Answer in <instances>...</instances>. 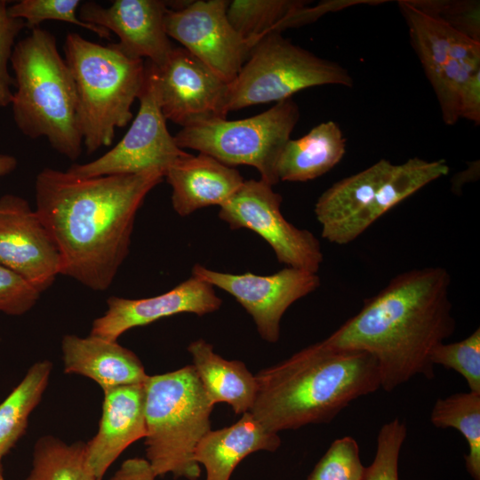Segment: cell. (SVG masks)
Wrapping results in <instances>:
<instances>
[{
	"instance_id": "6da1fadb",
	"label": "cell",
	"mask_w": 480,
	"mask_h": 480,
	"mask_svg": "<svg viewBox=\"0 0 480 480\" xmlns=\"http://www.w3.org/2000/svg\"><path fill=\"white\" fill-rule=\"evenodd\" d=\"M164 178L160 171L82 178L44 168L35 211L59 251L60 274L107 290L129 252L138 210Z\"/></svg>"
},
{
	"instance_id": "7a4b0ae2",
	"label": "cell",
	"mask_w": 480,
	"mask_h": 480,
	"mask_svg": "<svg viewBox=\"0 0 480 480\" xmlns=\"http://www.w3.org/2000/svg\"><path fill=\"white\" fill-rule=\"evenodd\" d=\"M450 285L451 276L443 267L400 273L323 341L372 355L387 392L417 375L431 380L430 352L456 329Z\"/></svg>"
},
{
	"instance_id": "3957f363",
	"label": "cell",
	"mask_w": 480,
	"mask_h": 480,
	"mask_svg": "<svg viewBox=\"0 0 480 480\" xmlns=\"http://www.w3.org/2000/svg\"><path fill=\"white\" fill-rule=\"evenodd\" d=\"M250 412L269 431L328 423L356 399L380 388L374 357L323 340L255 375Z\"/></svg>"
},
{
	"instance_id": "277c9868",
	"label": "cell",
	"mask_w": 480,
	"mask_h": 480,
	"mask_svg": "<svg viewBox=\"0 0 480 480\" xmlns=\"http://www.w3.org/2000/svg\"><path fill=\"white\" fill-rule=\"evenodd\" d=\"M10 62L16 87L11 105L18 129L32 140L45 138L56 152L76 160L84 145L76 88L54 35L32 29L16 43Z\"/></svg>"
},
{
	"instance_id": "5b68a950",
	"label": "cell",
	"mask_w": 480,
	"mask_h": 480,
	"mask_svg": "<svg viewBox=\"0 0 480 480\" xmlns=\"http://www.w3.org/2000/svg\"><path fill=\"white\" fill-rule=\"evenodd\" d=\"M65 60L77 94L79 130L86 153L110 146L116 128L132 118V106L146 78V62L125 55L116 44L102 45L67 34Z\"/></svg>"
},
{
	"instance_id": "8992f818",
	"label": "cell",
	"mask_w": 480,
	"mask_h": 480,
	"mask_svg": "<svg viewBox=\"0 0 480 480\" xmlns=\"http://www.w3.org/2000/svg\"><path fill=\"white\" fill-rule=\"evenodd\" d=\"M144 393L146 459L154 473L196 480L201 468L195 450L211 430L214 405L194 367L148 375Z\"/></svg>"
},
{
	"instance_id": "52a82bcc",
	"label": "cell",
	"mask_w": 480,
	"mask_h": 480,
	"mask_svg": "<svg viewBox=\"0 0 480 480\" xmlns=\"http://www.w3.org/2000/svg\"><path fill=\"white\" fill-rule=\"evenodd\" d=\"M353 78L339 63L292 44L281 33L261 38L236 78L228 84L227 110L290 99L319 85L351 87Z\"/></svg>"
},
{
	"instance_id": "ba28073f",
	"label": "cell",
	"mask_w": 480,
	"mask_h": 480,
	"mask_svg": "<svg viewBox=\"0 0 480 480\" xmlns=\"http://www.w3.org/2000/svg\"><path fill=\"white\" fill-rule=\"evenodd\" d=\"M299 119V106L290 98L251 117L218 118L183 127L174 140L181 149L197 150L228 166H252L261 180L274 186L279 182V156Z\"/></svg>"
},
{
	"instance_id": "9c48e42d",
	"label": "cell",
	"mask_w": 480,
	"mask_h": 480,
	"mask_svg": "<svg viewBox=\"0 0 480 480\" xmlns=\"http://www.w3.org/2000/svg\"><path fill=\"white\" fill-rule=\"evenodd\" d=\"M425 74L448 125L460 119L461 99L471 80L480 75V42L425 14L407 0L397 3Z\"/></svg>"
},
{
	"instance_id": "30bf717a",
	"label": "cell",
	"mask_w": 480,
	"mask_h": 480,
	"mask_svg": "<svg viewBox=\"0 0 480 480\" xmlns=\"http://www.w3.org/2000/svg\"><path fill=\"white\" fill-rule=\"evenodd\" d=\"M272 187L261 180H244L220 206L219 217L232 229L247 228L261 236L278 262L317 273L324 260L319 240L286 220L280 210L282 196Z\"/></svg>"
},
{
	"instance_id": "8fae6325",
	"label": "cell",
	"mask_w": 480,
	"mask_h": 480,
	"mask_svg": "<svg viewBox=\"0 0 480 480\" xmlns=\"http://www.w3.org/2000/svg\"><path fill=\"white\" fill-rule=\"evenodd\" d=\"M139 111L123 139L109 151L86 164H74L68 172L82 178L134 174L149 171L164 173L188 153L178 147L166 126L149 68L138 98Z\"/></svg>"
},
{
	"instance_id": "7c38bea8",
	"label": "cell",
	"mask_w": 480,
	"mask_h": 480,
	"mask_svg": "<svg viewBox=\"0 0 480 480\" xmlns=\"http://www.w3.org/2000/svg\"><path fill=\"white\" fill-rule=\"evenodd\" d=\"M166 1L167 36L182 44L222 80L232 82L252 51L231 25L227 10L229 1Z\"/></svg>"
},
{
	"instance_id": "4fadbf2b",
	"label": "cell",
	"mask_w": 480,
	"mask_h": 480,
	"mask_svg": "<svg viewBox=\"0 0 480 480\" xmlns=\"http://www.w3.org/2000/svg\"><path fill=\"white\" fill-rule=\"evenodd\" d=\"M161 111L182 127L226 118L228 84L183 47L160 68L147 62Z\"/></svg>"
},
{
	"instance_id": "5bb4252c",
	"label": "cell",
	"mask_w": 480,
	"mask_h": 480,
	"mask_svg": "<svg viewBox=\"0 0 480 480\" xmlns=\"http://www.w3.org/2000/svg\"><path fill=\"white\" fill-rule=\"evenodd\" d=\"M191 274L232 295L252 317L260 337L271 343L279 340L280 322L288 308L321 284L317 273L291 267L260 276L225 273L196 264Z\"/></svg>"
},
{
	"instance_id": "9a60e30c",
	"label": "cell",
	"mask_w": 480,
	"mask_h": 480,
	"mask_svg": "<svg viewBox=\"0 0 480 480\" xmlns=\"http://www.w3.org/2000/svg\"><path fill=\"white\" fill-rule=\"evenodd\" d=\"M0 265L40 293L60 274L59 251L36 212L12 194L0 197Z\"/></svg>"
},
{
	"instance_id": "2e32d148",
	"label": "cell",
	"mask_w": 480,
	"mask_h": 480,
	"mask_svg": "<svg viewBox=\"0 0 480 480\" xmlns=\"http://www.w3.org/2000/svg\"><path fill=\"white\" fill-rule=\"evenodd\" d=\"M167 9L161 0H115L109 7L89 1L81 4L78 17L115 33L119 38L116 44L125 55L146 58L160 68L174 48L164 28Z\"/></svg>"
},
{
	"instance_id": "e0dca14e",
	"label": "cell",
	"mask_w": 480,
	"mask_h": 480,
	"mask_svg": "<svg viewBox=\"0 0 480 480\" xmlns=\"http://www.w3.org/2000/svg\"><path fill=\"white\" fill-rule=\"evenodd\" d=\"M221 304L213 286L191 276L160 295L144 299L109 297L106 312L93 321L90 335L117 341L130 329L181 313L204 316L218 310Z\"/></svg>"
},
{
	"instance_id": "ac0fdd59",
	"label": "cell",
	"mask_w": 480,
	"mask_h": 480,
	"mask_svg": "<svg viewBox=\"0 0 480 480\" xmlns=\"http://www.w3.org/2000/svg\"><path fill=\"white\" fill-rule=\"evenodd\" d=\"M103 394L98 431L85 443L87 464L100 480L127 447L146 436L144 384L121 386Z\"/></svg>"
},
{
	"instance_id": "d6986e66",
	"label": "cell",
	"mask_w": 480,
	"mask_h": 480,
	"mask_svg": "<svg viewBox=\"0 0 480 480\" xmlns=\"http://www.w3.org/2000/svg\"><path fill=\"white\" fill-rule=\"evenodd\" d=\"M164 178L172 188V207L181 217L221 206L244 181L236 169L203 153H188L167 169Z\"/></svg>"
},
{
	"instance_id": "ffe728a7",
	"label": "cell",
	"mask_w": 480,
	"mask_h": 480,
	"mask_svg": "<svg viewBox=\"0 0 480 480\" xmlns=\"http://www.w3.org/2000/svg\"><path fill=\"white\" fill-rule=\"evenodd\" d=\"M64 372L92 380L103 391L144 384L148 375L140 358L117 341L67 334L61 340Z\"/></svg>"
},
{
	"instance_id": "44dd1931",
	"label": "cell",
	"mask_w": 480,
	"mask_h": 480,
	"mask_svg": "<svg viewBox=\"0 0 480 480\" xmlns=\"http://www.w3.org/2000/svg\"><path fill=\"white\" fill-rule=\"evenodd\" d=\"M280 444L278 434L247 412L228 427L211 429L198 443L194 458L204 467L205 480H229L245 457L259 451L274 452Z\"/></svg>"
},
{
	"instance_id": "7402d4cb",
	"label": "cell",
	"mask_w": 480,
	"mask_h": 480,
	"mask_svg": "<svg viewBox=\"0 0 480 480\" xmlns=\"http://www.w3.org/2000/svg\"><path fill=\"white\" fill-rule=\"evenodd\" d=\"M449 171L444 159L428 161L412 157L395 164L370 204L324 239L340 245L354 241L389 210L426 185L447 175Z\"/></svg>"
},
{
	"instance_id": "603a6c76",
	"label": "cell",
	"mask_w": 480,
	"mask_h": 480,
	"mask_svg": "<svg viewBox=\"0 0 480 480\" xmlns=\"http://www.w3.org/2000/svg\"><path fill=\"white\" fill-rule=\"evenodd\" d=\"M188 350L192 356V366L213 405L226 403L236 414L250 412L258 382L243 362L223 358L202 339L192 341Z\"/></svg>"
},
{
	"instance_id": "cb8c5ba5",
	"label": "cell",
	"mask_w": 480,
	"mask_h": 480,
	"mask_svg": "<svg viewBox=\"0 0 480 480\" xmlns=\"http://www.w3.org/2000/svg\"><path fill=\"white\" fill-rule=\"evenodd\" d=\"M346 140L334 121L323 122L304 136L290 139L279 156V181L305 182L332 170L343 158Z\"/></svg>"
},
{
	"instance_id": "d4e9b609",
	"label": "cell",
	"mask_w": 480,
	"mask_h": 480,
	"mask_svg": "<svg viewBox=\"0 0 480 480\" xmlns=\"http://www.w3.org/2000/svg\"><path fill=\"white\" fill-rule=\"evenodd\" d=\"M394 167L389 160L380 159L368 168L333 183L323 192L314 210L322 226V237L325 238L361 212Z\"/></svg>"
},
{
	"instance_id": "484cf974",
	"label": "cell",
	"mask_w": 480,
	"mask_h": 480,
	"mask_svg": "<svg viewBox=\"0 0 480 480\" xmlns=\"http://www.w3.org/2000/svg\"><path fill=\"white\" fill-rule=\"evenodd\" d=\"M52 370L51 361L36 362L28 368L20 382L0 403V460L26 433L29 415L42 399Z\"/></svg>"
},
{
	"instance_id": "4316f807",
	"label": "cell",
	"mask_w": 480,
	"mask_h": 480,
	"mask_svg": "<svg viewBox=\"0 0 480 480\" xmlns=\"http://www.w3.org/2000/svg\"><path fill=\"white\" fill-rule=\"evenodd\" d=\"M431 423L440 428H452L465 438L468 452L464 456L467 471L480 480V394L455 393L436 401Z\"/></svg>"
},
{
	"instance_id": "83f0119b",
	"label": "cell",
	"mask_w": 480,
	"mask_h": 480,
	"mask_svg": "<svg viewBox=\"0 0 480 480\" xmlns=\"http://www.w3.org/2000/svg\"><path fill=\"white\" fill-rule=\"evenodd\" d=\"M25 480H100L91 471L85 457V443L67 444L44 436L35 444L31 469Z\"/></svg>"
},
{
	"instance_id": "f1b7e54d",
	"label": "cell",
	"mask_w": 480,
	"mask_h": 480,
	"mask_svg": "<svg viewBox=\"0 0 480 480\" xmlns=\"http://www.w3.org/2000/svg\"><path fill=\"white\" fill-rule=\"evenodd\" d=\"M303 0H234L227 15L236 32L251 48L271 33H281L284 21L308 4Z\"/></svg>"
},
{
	"instance_id": "f546056e",
	"label": "cell",
	"mask_w": 480,
	"mask_h": 480,
	"mask_svg": "<svg viewBox=\"0 0 480 480\" xmlns=\"http://www.w3.org/2000/svg\"><path fill=\"white\" fill-rule=\"evenodd\" d=\"M80 0H20L8 6L10 16L20 19L29 29L39 28L44 20H57L73 24L109 39L111 33L100 26L89 24L78 17Z\"/></svg>"
},
{
	"instance_id": "4dcf8cb0",
	"label": "cell",
	"mask_w": 480,
	"mask_h": 480,
	"mask_svg": "<svg viewBox=\"0 0 480 480\" xmlns=\"http://www.w3.org/2000/svg\"><path fill=\"white\" fill-rule=\"evenodd\" d=\"M430 361L457 372L465 379L468 391L480 394L479 328L461 340L437 344L430 352Z\"/></svg>"
},
{
	"instance_id": "1f68e13d",
	"label": "cell",
	"mask_w": 480,
	"mask_h": 480,
	"mask_svg": "<svg viewBox=\"0 0 480 480\" xmlns=\"http://www.w3.org/2000/svg\"><path fill=\"white\" fill-rule=\"evenodd\" d=\"M364 471L356 440L346 436L332 443L307 480H363Z\"/></svg>"
},
{
	"instance_id": "d6a6232c",
	"label": "cell",
	"mask_w": 480,
	"mask_h": 480,
	"mask_svg": "<svg viewBox=\"0 0 480 480\" xmlns=\"http://www.w3.org/2000/svg\"><path fill=\"white\" fill-rule=\"evenodd\" d=\"M406 436L407 427L398 419L381 426L374 459L369 467H365L363 480H399L398 460Z\"/></svg>"
},
{
	"instance_id": "836d02e7",
	"label": "cell",
	"mask_w": 480,
	"mask_h": 480,
	"mask_svg": "<svg viewBox=\"0 0 480 480\" xmlns=\"http://www.w3.org/2000/svg\"><path fill=\"white\" fill-rule=\"evenodd\" d=\"M412 6L480 42L479 1L407 0Z\"/></svg>"
},
{
	"instance_id": "e575fe53",
	"label": "cell",
	"mask_w": 480,
	"mask_h": 480,
	"mask_svg": "<svg viewBox=\"0 0 480 480\" xmlns=\"http://www.w3.org/2000/svg\"><path fill=\"white\" fill-rule=\"evenodd\" d=\"M24 28L26 25L22 20L9 15L8 2L0 0V107H7L12 101L14 79L10 75L8 65L16 37Z\"/></svg>"
},
{
	"instance_id": "d590c367",
	"label": "cell",
	"mask_w": 480,
	"mask_h": 480,
	"mask_svg": "<svg viewBox=\"0 0 480 480\" xmlns=\"http://www.w3.org/2000/svg\"><path fill=\"white\" fill-rule=\"evenodd\" d=\"M39 296L20 276L0 265V312L21 316L36 305Z\"/></svg>"
},
{
	"instance_id": "8d00e7d4",
	"label": "cell",
	"mask_w": 480,
	"mask_h": 480,
	"mask_svg": "<svg viewBox=\"0 0 480 480\" xmlns=\"http://www.w3.org/2000/svg\"><path fill=\"white\" fill-rule=\"evenodd\" d=\"M151 465L144 458L125 460L108 480H156Z\"/></svg>"
},
{
	"instance_id": "74e56055",
	"label": "cell",
	"mask_w": 480,
	"mask_h": 480,
	"mask_svg": "<svg viewBox=\"0 0 480 480\" xmlns=\"http://www.w3.org/2000/svg\"><path fill=\"white\" fill-rule=\"evenodd\" d=\"M18 164L17 159L9 154L0 153V177L12 172Z\"/></svg>"
},
{
	"instance_id": "f35d334b",
	"label": "cell",
	"mask_w": 480,
	"mask_h": 480,
	"mask_svg": "<svg viewBox=\"0 0 480 480\" xmlns=\"http://www.w3.org/2000/svg\"><path fill=\"white\" fill-rule=\"evenodd\" d=\"M0 480H4V469H3L1 460H0Z\"/></svg>"
}]
</instances>
